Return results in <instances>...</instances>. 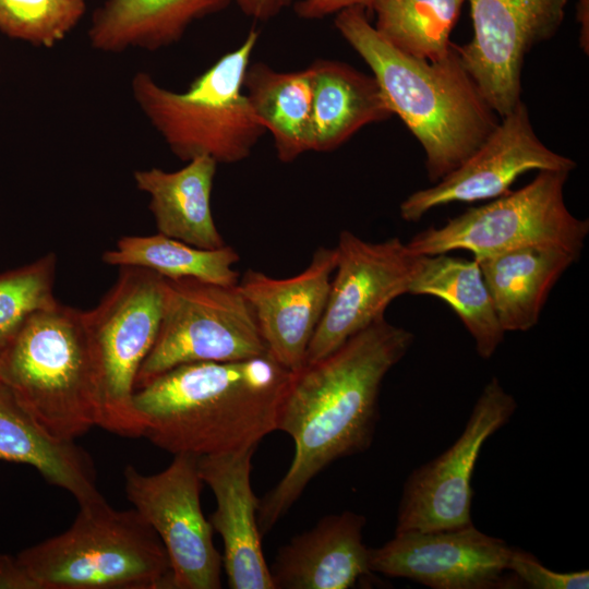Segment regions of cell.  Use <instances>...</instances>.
<instances>
[{"instance_id": "15", "label": "cell", "mask_w": 589, "mask_h": 589, "mask_svg": "<svg viewBox=\"0 0 589 589\" xmlns=\"http://www.w3.org/2000/svg\"><path fill=\"white\" fill-rule=\"evenodd\" d=\"M576 163L546 147L537 136L526 105L520 101L501 118L482 145L435 185L405 199L400 217L418 221L432 208L455 202L496 199L510 191L519 176L530 170L567 171Z\"/></svg>"}, {"instance_id": "6", "label": "cell", "mask_w": 589, "mask_h": 589, "mask_svg": "<svg viewBox=\"0 0 589 589\" xmlns=\"http://www.w3.org/2000/svg\"><path fill=\"white\" fill-rule=\"evenodd\" d=\"M259 32L251 29L181 93L160 86L146 72L133 76L136 104L178 158L208 156L217 164H236L266 133L243 88Z\"/></svg>"}, {"instance_id": "12", "label": "cell", "mask_w": 589, "mask_h": 589, "mask_svg": "<svg viewBox=\"0 0 589 589\" xmlns=\"http://www.w3.org/2000/svg\"><path fill=\"white\" fill-rule=\"evenodd\" d=\"M517 409L514 396L493 376L477 399L458 438L407 478L395 531L446 530L471 520V480L485 441L504 426Z\"/></svg>"}, {"instance_id": "14", "label": "cell", "mask_w": 589, "mask_h": 589, "mask_svg": "<svg viewBox=\"0 0 589 589\" xmlns=\"http://www.w3.org/2000/svg\"><path fill=\"white\" fill-rule=\"evenodd\" d=\"M513 548L473 524L446 530L395 531L370 549L371 572L406 578L433 589L519 588L508 570Z\"/></svg>"}, {"instance_id": "35", "label": "cell", "mask_w": 589, "mask_h": 589, "mask_svg": "<svg viewBox=\"0 0 589 589\" xmlns=\"http://www.w3.org/2000/svg\"><path fill=\"white\" fill-rule=\"evenodd\" d=\"M0 351H1V347H0Z\"/></svg>"}, {"instance_id": "1", "label": "cell", "mask_w": 589, "mask_h": 589, "mask_svg": "<svg viewBox=\"0 0 589 589\" xmlns=\"http://www.w3.org/2000/svg\"><path fill=\"white\" fill-rule=\"evenodd\" d=\"M412 342V333L382 317L335 351L291 372L277 430L292 438L294 453L285 476L260 500L262 534L286 515L326 467L371 446L380 418L382 383Z\"/></svg>"}, {"instance_id": "11", "label": "cell", "mask_w": 589, "mask_h": 589, "mask_svg": "<svg viewBox=\"0 0 589 589\" xmlns=\"http://www.w3.org/2000/svg\"><path fill=\"white\" fill-rule=\"evenodd\" d=\"M336 268L322 318L305 363L317 361L384 316L397 297L408 293L420 255L398 238L381 242L339 233Z\"/></svg>"}, {"instance_id": "32", "label": "cell", "mask_w": 589, "mask_h": 589, "mask_svg": "<svg viewBox=\"0 0 589 589\" xmlns=\"http://www.w3.org/2000/svg\"><path fill=\"white\" fill-rule=\"evenodd\" d=\"M0 589H37L16 557L0 554Z\"/></svg>"}, {"instance_id": "4", "label": "cell", "mask_w": 589, "mask_h": 589, "mask_svg": "<svg viewBox=\"0 0 589 589\" xmlns=\"http://www.w3.org/2000/svg\"><path fill=\"white\" fill-rule=\"evenodd\" d=\"M0 382L55 438L98 426L101 373L84 311L59 302L29 316L1 348Z\"/></svg>"}, {"instance_id": "8", "label": "cell", "mask_w": 589, "mask_h": 589, "mask_svg": "<svg viewBox=\"0 0 589 589\" xmlns=\"http://www.w3.org/2000/svg\"><path fill=\"white\" fill-rule=\"evenodd\" d=\"M267 353L254 312L237 285L165 278L160 327L139 369L134 392L181 364Z\"/></svg>"}, {"instance_id": "26", "label": "cell", "mask_w": 589, "mask_h": 589, "mask_svg": "<svg viewBox=\"0 0 589 589\" xmlns=\"http://www.w3.org/2000/svg\"><path fill=\"white\" fill-rule=\"evenodd\" d=\"M101 259L108 265L142 267L169 279L195 278L236 286L240 278L235 269L240 256L232 247L226 244L206 250L159 232L152 236H124Z\"/></svg>"}, {"instance_id": "28", "label": "cell", "mask_w": 589, "mask_h": 589, "mask_svg": "<svg viewBox=\"0 0 589 589\" xmlns=\"http://www.w3.org/2000/svg\"><path fill=\"white\" fill-rule=\"evenodd\" d=\"M56 264V254L47 253L0 274L1 348L29 316L59 303L53 296Z\"/></svg>"}, {"instance_id": "5", "label": "cell", "mask_w": 589, "mask_h": 589, "mask_svg": "<svg viewBox=\"0 0 589 589\" xmlns=\"http://www.w3.org/2000/svg\"><path fill=\"white\" fill-rule=\"evenodd\" d=\"M79 505L70 528L16 556L37 589H172L166 549L134 508Z\"/></svg>"}, {"instance_id": "29", "label": "cell", "mask_w": 589, "mask_h": 589, "mask_svg": "<svg viewBox=\"0 0 589 589\" xmlns=\"http://www.w3.org/2000/svg\"><path fill=\"white\" fill-rule=\"evenodd\" d=\"M85 11L86 0H0V31L50 48L76 26Z\"/></svg>"}, {"instance_id": "30", "label": "cell", "mask_w": 589, "mask_h": 589, "mask_svg": "<svg viewBox=\"0 0 589 589\" xmlns=\"http://www.w3.org/2000/svg\"><path fill=\"white\" fill-rule=\"evenodd\" d=\"M508 570L519 587L532 589H587L589 572L558 573L545 567L534 555L513 548Z\"/></svg>"}, {"instance_id": "31", "label": "cell", "mask_w": 589, "mask_h": 589, "mask_svg": "<svg viewBox=\"0 0 589 589\" xmlns=\"http://www.w3.org/2000/svg\"><path fill=\"white\" fill-rule=\"evenodd\" d=\"M374 0H300L294 3V12L305 20H316L339 12L349 7H362L370 11Z\"/></svg>"}, {"instance_id": "3", "label": "cell", "mask_w": 589, "mask_h": 589, "mask_svg": "<svg viewBox=\"0 0 589 589\" xmlns=\"http://www.w3.org/2000/svg\"><path fill=\"white\" fill-rule=\"evenodd\" d=\"M335 26L371 69L393 115L422 145L430 181L460 166L497 125L455 44L436 62L405 55L380 36L362 7L337 12Z\"/></svg>"}, {"instance_id": "10", "label": "cell", "mask_w": 589, "mask_h": 589, "mask_svg": "<svg viewBox=\"0 0 589 589\" xmlns=\"http://www.w3.org/2000/svg\"><path fill=\"white\" fill-rule=\"evenodd\" d=\"M128 501L163 542L171 565L172 589H219L223 557L201 507L197 457L175 455L160 472L123 471Z\"/></svg>"}, {"instance_id": "24", "label": "cell", "mask_w": 589, "mask_h": 589, "mask_svg": "<svg viewBox=\"0 0 589 589\" xmlns=\"http://www.w3.org/2000/svg\"><path fill=\"white\" fill-rule=\"evenodd\" d=\"M243 88L254 113L272 134L281 163H292L313 149L312 86L308 68L280 72L255 62L247 69Z\"/></svg>"}, {"instance_id": "34", "label": "cell", "mask_w": 589, "mask_h": 589, "mask_svg": "<svg viewBox=\"0 0 589 589\" xmlns=\"http://www.w3.org/2000/svg\"><path fill=\"white\" fill-rule=\"evenodd\" d=\"M588 8V0H579V8H578V20L581 23V32H580V46L588 53V19L585 17V9Z\"/></svg>"}, {"instance_id": "20", "label": "cell", "mask_w": 589, "mask_h": 589, "mask_svg": "<svg viewBox=\"0 0 589 589\" xmlns=\"http://www.w3.org/2000/svg\"><path fill=\"white\" fill-rule=\"evenodd\" d=\"M217 165L208 156H197L176 171H134L137 189L149 195L159 233L206 250L226 245L211 208Z\"/></svg>"}, {"instance_id": "25", "label": "cell", "mask_w": 589, "mask_h": 589, "mask_svg": "<svg viewBox=\"0 0 589 589\" xmlns=\"http://www.w3.org/2000/svg\"><path fill=\"white\" fill-rule=\"evenodd\" d=\"M409 294L445 301L476 342L478 354L490 359L504 339V329L478 262L446 253L420 255Z\"/></svg>"}, {"instance_id": "13", "label": "cell", "mask_w": 589, "mask_h": 589, "mask_svg": "<svg viewBox=\"0 0 589 589\" xmlns=\"http://www.w3.org/2000/svg\"><path fill=\"white\" fill-rule=\"evenodd\" d=\"M473 37L456 46L460 61L501 118L520 101L526 55L550 39L567 0H468Z\"/></svg>"}, {"instance_id": "2", "label": "cell", "mask_w": 589, "mask_h": 589, "mask_svg": "<svg viewBox=\"0 0 589 589\" xmlns=\"http://www.w3.org/2000/svg\"><path fill=\"white\" fill-rule=\"evenodd\" d=\"M290 374L269 353L172 368L134 392L142 436L173 456L256 448L277 430Z\"/></svg>"}, {"instance_id": "7", "label": "cell", "mask_w": 589, "mask_h": 589, "mask_svg": "<svg viewBox=\"0 0 589 589\" xmlns=\"http://www.w3.org/2000/svg\"><path fill=\"white\" fill-rule=\"evenodd\" d=\"M568 173L539 171L525 187L471 207L441 227L426 228L406 244L416 255L461 249L476 260L528 245H553L579 255L589 221L574 216L565 204Z\"/></svg>"}, {"instance_id": "19", "label": "cell", "mask_w": 589, "mask_h": 589, "mask_svg": "<svg viewBox=\"0 0 589 589\" xmlns=\"http://www.w3.org/2000/svg\"><path fill=\"white\" fill-rule=\"evenodd\" d=\"M578 257L558 247L528 245L474 259L505 333L538 324L551 290Z\"/></svg>"}, {"instance_id": "18", "label": "cell", "mask_w": 589, "mask_h": 589, "mask_svg": "<svg viewBox=\"0 0 589 589\" xmlns=\"http://www.w3.org/2000/svg\"><path fill=\"white\" fill-rule=\"evenodd\" d=\"M366 519L350 510L323 517L281 546L269 567L275 589H348L371 573Z\"/></svg>"}, {"instance_id": "17", "label": "cell", "mask_w": 589, "mask_h": 589, "mask_svg": "<svg viewBox=\"0 0 589 589\" xmlns=\"http://www.w3.org/2000/svg\"><path fill=\"white\" fill-rule=\"evenodd\" d=\"M256 448L197 457V468L216 500L209 522L223 540V567L231 589H275L262 549L260 498L251 484Z\"/></svg>"}, {"instance_id": "16", "label": "cell", "mask_w": 589, "mask_h": 589, "mask_svg": "<svg viewBox=\"0 0 589 589\" xmlns=\"http://www.w3.org/2000/svg\"><path fill=\"white\" fill-rule=\"evenodd\" d=\"M336 268L335 248L320 247L310 264L289 278L248 269L237 284L252 308L268 353L290 372L305 364Z\"/></svg>"}, {"instance_id": "9", "label": "cell", "mask_w": 589, "mask_h": 589, "mask_svg": "<svg viewBox=\"0 0 589 589\" xmlns=\"http://www.w3.org/2000/svg\"><path fill=\"white\" fill-rule=\"evenodd\" d=\"M165 278L142 267L121 266L109 291L84 311L101 373L98 426L141 437L143 421L133 406L134 382L158 335Z\"/></svg>"}, {"instance_id": "23", "label": "cell", "mask_w": 589, "mask_h": 589, "mask_svg": "<svg viewBox=\"0 0 589 589\" xmlns=\"http://www.w3.org/2000/svg\"><path fill=\"white\" fill-rule=\"evenodd\" d=\"M232 0H105L88 29L93 48L118 52L155 50L181 38L195 20L217 13Z\"/></svg>"}, {"instance_id": "22", "label": "cell", "mask_w": 589, "mask_h": 589, "mask_svg": "<svg viewBox=\"0 0 589 589\" xmlns=\"http://www.w3.org/2000/svg\"><path fill=\"white\" fill-rule=\"evenodd\" d=\"M312 86L314 152H330L363 127L393 116L373 75L335 60L308 67Z\"/></svg>"}, {"instance_id": "33", "label": "cell", "mask_w": 589, "mask_h": 589, "mask_svg": "<svg viewBox=\"0 0 589 589\" xmlns=\"http://www.w3.org/2000/svg\"><path fill=\"white\" fill-rule=\"evenodd\" d=\"M248 16L266 21L293 3V0H232Z\"/></svg>"}, {"instance_id": "27", "label": "cell", "mask_w": 589, "mask_h": 589, "mask_svg": "<svg viewBox=\"0 0 589 589\" xmlns=\"http://www.w3.org/2000/svg\"><path fill=\"white\" fill-rule=\"evenodd\" d=\"M465 0H374L375 31L398 51L436 62L454 44L450 33Z\"/></svg>"}, {"instance_id": "21", "label": "cell", "mask_w": 589, "mask_h": 589, "mask_svg": "<svg viewBox=\"0 0 589 589\" xmlns=\"http://www.w3.org/2000/svg\"><path fill=\"white\" fill-rule=\"evenodd\" d=\"M0 460L34 467L79 504L100 496L89 453L46 432L0 382Z\"/></svg>"}]
</instances>
